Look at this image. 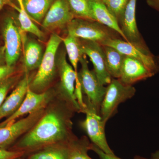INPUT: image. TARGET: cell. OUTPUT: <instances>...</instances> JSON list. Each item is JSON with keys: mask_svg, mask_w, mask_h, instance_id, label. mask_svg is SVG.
Segmentation results:
<instances>
[{"mask_svg": "<svg viewBox=\"0 0 159 159\" xmlns=\"http://www.w3.org/2000/svg\"><path fill=\"white\" fill-rule=\"evenodd\" d=\"M22 42L26 72L39 68L44 54L41 45L36 41L27 38Z\"/></svg>", "mask_w": 159, "mask_h": 159, "instance_id": "obj_18", "label": "cell"}, {"mask_svg": "<svg viewBox=\"0 0 159 159\" xmlns=\"http://www.w3.org/2000/svg\"><path fill=\"white\" fill-rule=\"evenodd\" d=\"M62 42L65 47L66 54L74 71L78 74L77 66L78 63L84 54L81 51L80 39L73 35L67 34L65 37L62 38Z\"/></svg>", "mask_w": 159, "mask_h": 159, "instance_id": "obj_21", "label": "cell"}, {"mask_svg": "<svg viewBox=\"0 0 159 159\" xmlns=\"http://www.w3.org/2000/svg\"><path fill=\"white\" fill-rule=\"evenodd\" d=\"M74 18L66 0H54L42 24L49 31L66 28Z\"/></svg>", "mask_w": 159, "mask_h": 159, "instance_id": "obj_14", "label": "cell"}, {"mask_svg": "<svg viewBox=\"0 0 159 159\" xmlns=\"http://www.w3.org/2000/svg\"><path fill=\"white\" fill-rule=\"evenodd\" d=\"M6 65L5 48L4 46L0 47V66Z\"/></svg>", "mask_w": 159, "mask_h": 159, "instance_id": "obj_32", "label": "cell"}, {"mask_svg": "<svg viewBox=\"0 0 159 159\" xmlns=\"http://www.w3.org/2000/svg\"><path fill=\"white\" fill-rule=\"evenodd\" d=\"M136 89L133 85L123 84L119 79L112 78L106 87L104 98L100 107L99 116L105 123L116 113L120 103L132 98Z\"/></svg>", "mask_w": 159, "mask_h": 159, "instance_id": "obj_4", "label": "cell"}, {"mask_svg": "<svg viewBox=\"0 0 159 159\" xmlns=\"http://www.w3.org/2000/svg\"><path fill=\"white\" fill-rule=\"evenodd\" d=\"M51 92L37 93L29 88L21 105L15 112L0 124V127L12 124L16 120L24 115L30 114L44 108L52 98Z\"/></svg>", "mask_w": 159, "mask_h": 159, "instance_id": "obj_11", "label": "cell"}, {"mask_svg": "<svg viewBox=\"0 0 159 159\" xmlns=\"http://www.w3.org/2000/svg\"><path fill=\"white\" fill-rule=\"evenodd\" d=\"M91 145L85 138L80 141L74 139L70 144L69 159H93L87 154Z\"/></svg>", "mask_w": 159, "mask_h": 159, "instance_id": "obj_25", "label": "cell"}, {"mask_svg": "<svg viewBox=\"0 0 159 159\" xmlns=\"http://www.w3.org/2000/svg\"><path fill=\"white\" fill-rule=\"evenodd\" d=\"M13 4H14L11 2L10 0H0V11L2 10L4 6L8 5L12 7Z\"/></svg>", "mask_w": 159, "mask_h": 159, "instance_id": "obj_33", "label": "cell"}, {"mask_svg": "<svg viewBox=\"0 0 159 159\" xmlns=\"http://www.w3.org/2000/svg\"><path fill=\"white\" fill-rule=\"evenodd\" d=\"M153 76V74L141 61L125 55L120 77L118 79L125 85H133L136 83Z\"/></svg>", "mask_w": 159, "mask_h": 159, "instance_id": "obj_15", "label": "cell"}, {"mask_svg": "<svg viewBox=\"0 0 159 159\" xmlns=\"http://www.w3.org/2000/svg\"><path fill=\"white\" fill-rule=\"evenodd\" d=\"M44 109L29 114L28 116L10 125L0 127V148L5 149L22 134L32 128L43 115Z\"/></svg>", "mask_w": 159, "mask_h": 159, "instance_id": "obj_10", "label": "cell"}, {"mask_svg": "<svg viewBox=\"0 0 159 159\" xmlns=\"http://www.w3.org/2000/svg\"><path fill=\"white\" fill-rule=\"evenodd\" d=\"M93 20L116 32L125 40L116 18L100 0H89Z\"/></svg>", "mask_w": 159, "mask_h": 159, "instance_id": "obj_17", "label": "cell"}, {"mask_svg": "<svg viewBox=\"0 0 159 159\" xmlns=\"http://www.w3.org/2000/svg\"><path fill=\"white\" fill-rule=\"evenodd\" d=\"M19 7L14 5L13 8L19 12L18 20L20 24V29L23 32H29L34 34L39 39H42L44 34L37 27L26 13L23 5V0H16Z\"/></svg>", "mask_w": 159, "mask_h": 159, "instance_id": "obj_22", "label": "cell"}, {"mask_svg": "<svg viewBox=\"0 0 159 159\" xmlns=\"http://www.w3.org/2000/svg\"><path fill=\"white\" fill-rule=\"evenodd\" d=\"M15 159H20L19 158H17Z\"/></svg>", "mask_w": 159, "mask_h": 159, "instance_id": "obj_35", "label": "cell"}, {"mask_svg": "<svg viewBox=\"0 0 159 159\" xmlns=\"http://www.w3.org/2000/svg\"><path fill=\"white\" fill-rule=\"evenodd\" d=\"M14 72V66H10L6 64L0 66V85L13 76Z\"/></svg>", "mask_w": 159, "mask_h": 159, "instance_id": "obj_28", "label": "cell"}, {"mask_svg": "<svg viewBox=\"0 0 159 159\" xmlns=\"http://www.w3.org/2000/svg\"><path fill=\"white\" fill-rule=\"evenodd\" d=\"M23 151H8L0 148V159H15L19 158L24 154Z\"/></svg>", "mask_w": 159, "mask_h": 159, "instance_id": "obj_29", "label": "cell"}, {"mask_svg": "<svg viewBox=\"0 0 159 159\" xmlns=\"http://www.w3.org/2000/svg\"><path fill=\"white\" fill-rule=\"evenodd\" d=\"M66 50L57 54L56 64L60 78V91L62 97L75 111L81 112L80 106L75 95V86L78 80L77 74L68 62Z\"/></svg>", "mask_w": 159, "mask_h": 159, "instance_id": "obj_7", "label": "cell"}, {"mask_svg": "<svg viewBox=\"0 0 159 159\" xmlns=\"http://www.w3.org/2000/svg\"><path fill=\"white\" fill-rule=\"evenodd\" d=\"M54 0H23L26 13L32 20L42 22Z\"/></svg>", "mask_w": 159, "mask_h": 159, "instance_id": "obj_19", "label": "cell"}, {"mask_svg": "<svg viewBox=\"0 0 159 159\" xmlns=\"http://www.w3.org/2000/svg\"><path fill=\"white\" fill-rule=\"evenodd\" d=\"M18 77L11 76L0 85V107L7 97L9 90L16 83Z\"/></svg>", "mask_w": 159, "mask_h": 159, "instance_id": "obj_27", "label": "cell"}, {"mask_svg": "<svg viewBox=\"0 0 159 159\" xmlns=\"http://www.w3.org/2000/svg\"><path fill=\"white\" fill-rule=\"evenodd\" d=\"M90 149L95 152L101 159H122L116 156L115 155H111L105 153L93 144L91 145Z\"/></svg>", "mask_w": 159, "mask_h": 159, "instance_id": "obj_30", "label": "cell"}, {"mask_svg": "<svg viewBox=\"0 0 159 159\" xmlns=\"http://www.w3.org/2000/svg\"><path fill=\"white\" fill-rule=\"evenodd\" d=\"M151 159H159V150L152 154Z\"/></svg>", "mask_w": 159, "mask_h": 159, "instance_id": "obj_34", "label": "cell"}, {"mask_svg": "<svg viewBox=\"0 0 159 159\" xmlns=\"http://www.w3.org/2000/svg\"><path fill=\"white\" fill-rule=\"evenodd\" d=\"M136 3L137 0H129L119 25L125 41L138 47L148 48L137 26Z\"/></svg>", "mask_w": 159, "mask_h": 159, "instance_id": "obj_13", "label": "cell"}, {"mask_svg": "<svg viewBox=\"0 0 159 159\" xmlns=\"http://www.w3.org/2000/svg\"><path fill=\"white\" fill-rule=\"evenodd\" d=\"M66 30L67 34L102 46L110 40L122 38L114 30L93 20L74 18L68 25Z\"/></svg>", "mask_w": 159, "mask_h": 159, "instance_id": "obj_3", "label": "cell"}, {"mask_svg": "<svg viewBox=\"0 0 159 159\" xmlns=\"http://www.w3.org/2000/svg\"><path fill=\"white\" fill-rule=\"evenodd\" d=\"M83 100L85 105L83 113L86 114V118L80 123L81 127L93 145L105 153L114 155L115 154L109 146L106 137V123L102 121L96 109L85 97H83Z\"/></svg>", "mask_w": 159, "mask_h": 159, "instance_id": "obj_5", "label": "cell"}, {"mask_svg": "<svg viewBox=\"0 0 159 159\" xmlns=\"http://www.w3.org/2000/svg\"><path fill=\"white\" fill-rule=\"evenodd\" d=\"M62 42V38L58 34H51L38 70L30 82L29 88L31 90L35 93H42L54 80L57 69V51Z\"/></svg>", "mask_w": 159, "mask_h": 159, "instance_id": "obj_2", "label": "cell"}, {"mask_svg": "<svg viewBox=\"0 0 159 159\" xmlns=\"http://www.w3.org/2000/svg\"><path fill=\"white\" fill-rule=\"evenodd\" d=\"M116 19L118 23L122 19L129 0H100Z\"/></svg>", "mask_w": 159, "mask_h": 159, "instance_id": "obj_26", "label": "cell"}, {"mask_svg": "<svg viewBox=\"0 0 159 159\" xmlns=\"http://www.w3.org/2000/svg\"><path fill=\"white\" fill-rule=\"evenodd\" d=\"M80 63L81 68L77 74L78 80L82 93L99 114L100 107L105 95L106 87L99 82L95 72L89 68L86 55L84 54Z\"/></svg>", "mask_w": 159, "mask_h": 159, "instance_id": "obj_6", "label": "cell"}, {"mask_svg": "<svg viewBox=\"0 0 159 159\" xmlns=\"http://www.w3.org/2000/svg\"><path fill=\"white\" fill-rule=\"evenodd\" d=\"M70 146L52 147L32 154L29 159H69Z\"/></svg>", "mask_w": 159, "mask_h": 159, "instance_id": "obj_23", "label": "cell"}, {"mask_svg": "<svg viewBox=\"0 0 159 159\" xmlns=\"http://www.w3.org/2000/svg\"><path fill=\"white\" fill-rule=\"evenodd\" d=\"M102 47L107 72L112 78L119 79L125 55L112 47L107 46H102Z\"/></svg>", "mask_w": 159, "mask_h": 159, "instance_id": "obj_20", "label": "cell"}, {"mask_svg": "<svg viewBox=\"0 0 159 159\" xmlns=\"http://www.w3.org/2000/svg\"><path fill=\"white\" fill-rule=\"evenodd\" d=\"M102 46L112 47L124 55L138 60L154 75L159 72V57L152 54L148 48L134 45L125 41L122 38L110 40Z\"/></svg>", "mask_w": 159, "mask_h": 159, "instance_id": "obj_9", "label": "cell"}, {"mask_svg": "<svg viewBox=\"0 0 159 159\" xmlns=\"http://www.w3.org/2000/svg\"><path fill=\"white\" fill-rule=\"evenodd\" d=\"M80 39L82 53L88 56L93 63V71L99 82L104 86L108 85L112 78L107 70L102 46L94 42Z\"/></svg>", "mask_w": 159, "mask_h": 159, "instance_id": "obj_12", "label": "cell"}, {"mask_svg": "<svg viewBox=\"0 0 159 159\" xmlns=\"http://www.w3.org/2000/svg\"><path fill=\"white\" fill-rule=\"evenodd\" d=\"M72 111H48L20 140L17 147L33 149L64 141L72 142L74 139L71 131Z\"/></svg>", "mask_w": 159, "mask_h": 159, "instance_id": "obj_1", "label": "cell"}, {"mask_svg": "<svg viewBox=\"0 0 159 159\" xmlns=\"http://www.w3.org/2000/svg\"><path fill=\"white\" fill-rule=\"evenodd\" d=\"M28 73L26 72L22 79L18 82L10 95L6 97L0 107V120L11 116L21 105L31 81Z\"/></svg>", "mask_w": 159, "mask_h": 159, "instance_id": "obj_16", "label": "cell"}, {"mask_svg": "<svg viewBox=\"0 0 159 159\" xmlns=\"http://www.w3.org/2000/svg\"><path fill=\"white\" fill-rule=\"evenodd\" d=\"M6 64L14 66L23 49L20 29L14 18L9 16L4 20L2 30Z\"/></svg>", "mask_w": 159, "mask_h": 159, "instance_id": "obj_8", "label": "cell"}, {"mask_svg": "<svg viewBox=\"0 0 159 159\" xmlns=\"http://www.w3.org/2000/svg\"><path fill=\"white\" fill-rule=\"evenodd\" d=\"M66 1L75 18L93 20L89 0Z\"/></svg>", "mask_w": 159, "mask_h": 159, "instance_id": "obj_24", "label": "cell"}, {"mask_svg": "<svg viewBox=\"0 0 159 159\" xmlns=\"http://www.w3.org/2000/svg\"><path fill=\"white\" fill-rule=\"evenodd\" d=\"M148 6L159 11V0H146Z\"/></svg>", "mask_w": 159, "mask_h": 159, "instance_id": "obj_31", "label": "cell"}]
</instances>
